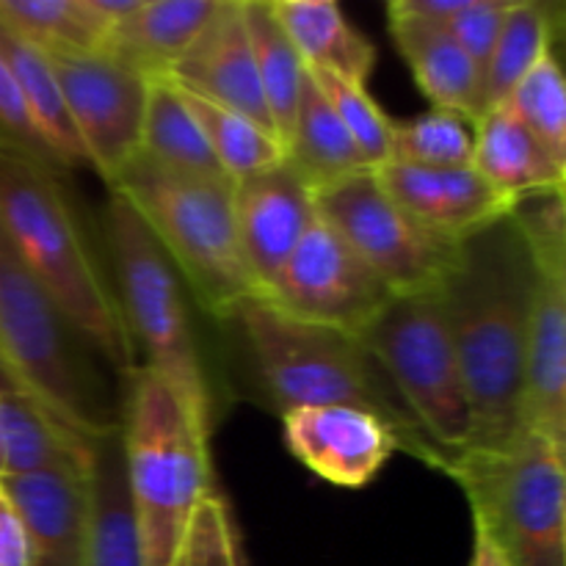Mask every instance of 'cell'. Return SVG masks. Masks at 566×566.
<instances>
[{
  "label": "cell",
  "mask_w": 566,
  "mask_h": 566,
  "mask_svg": "<svg viewBox=\"0 0 566 566\" xmlns=\"http://www.w3.org/2000/svg\"><path fill=\"white\" fill-rule=\"evenodd\" d=\"M142 155L177 175L232 186L205 138L202 125L169 77H149Z\"/></svg>",
  "instance_id": "d4e9b609"
},
{
  "label": "cell",
  "mask_w": 566,
  "mask_h": 566,
  "mask_svg": "<svg viewBox=\"0 0 566 566\" xmlns=\"http://www.w3.org/2000/svg\"><path fill=\"white\" fill-rule=\"evenodd\" d=\"M175 86L202 125L205 138H208L210 149H213L216 160L230 177V182H238L254 171H263L285 160V147L269 127L258 125V122L247 119V116L235 114V111L224 108L213 99L199 97L197 92L180 86V83H175Z\"/></svg>",
  "instance_id": "f1b7e54d"
},
{
  "label": "cell",
  "mask_w": 566,
  "mask_h": 566,
  "mask_svg": "<svg viewBox=\"0 0 566 566\" xmlns=\"http://www.w3.org/2000/svg\"><path fill=\"white\" fill-rule=\"evenodd\" d=\"M224 324L241 335L254 379L280 418L302 407L365 409L396 431L401 453L446 470L451 453L420 429L357 337L291 318L263 296L238 304Z\"/></svg>",
  "instance_id": "7a4b0ae2"
},
{
  "label": "cell",
  "mask_w": 566,
  "mask_h": 566,
  "mask_svg": "<svg viewBox=\"0 0 566 566\" xmlns=\"http://www.w3.org/2000/svg\"><path fill=\"white\" fill-rule=\"evenodd\" d=\"M536 263L523 426L545 434L566 464V191L514 208Z\"/></svg>",
  "instance_id": "8fae6325"
},
{
  "label": "cell",
  "mask_w": 566,
  "mask_h": 566,
  "mask_svg": "<svg viewBox=\"0 0 566 566\" xmlns=\"http://www.w3.org/2000/svg\"><path fill=\"white\" fill-rule=\"evenodd\" d=\"M94 442L66 431L0 354V479L48 468H88Z\"/></svg>",
  "instance_id": "ffe728a7"
},
{
  "label": "cell",
  "mask_w": 566,
  "mask_h": 566,
  "mask_svg": "<svg viewBox=\"0 0 566 566\" xmlns=\"http://www.w3.org/2000/svg\"><path fill=\"white\" fill-rule=\"evenodd\" d=\"M442 473L509 566H566V464L545 434L523 426L503 446L451 453Z\"/></svg>",
  "instance_id": "8992f818"
},
{
  "label": "cell",
  "mask_w": 566,
  "mask_h": 566,
  "mask_svg": "<svg viewBox=\"0 0 566 566\" xmlns=\"http://www.w3.org/2000/svg\"><path fill=\"white\" fill-rule=\"evenodd\" d=\"M547 14V28H551V53H564L566 50V0H542Z\"/></svg>",
  "instance_id": "60d3db41"
},
{
  "label": "cell",
  "mask_w": 566,
  "mask_h": 566,
  "mask_svg": "<svg viewBox=\"0 0 566 566\" xmlns=\"http://www.w3.org/2000/svg\"><path fill=\"white\" fill-rule=\"evenodd\" d=\"M232 213L249 271L269 298L282 265L318 219L313 186L285 158L232 182Z\"/></svg>",
  "instance_id": "9a60e30c"
},
{
  "label": "cell",
  "mask_w": 566,
  "mask_h": 566,
  "mask_svg": "<svg viewBox=\"0 0 566 566\" xmlns=\"http://www.w3.org/2000/svg\"><path fill=\"white\" fill-rule=\"evenodd\" d=\"M285 158L313 186V191L346 180L357 171H368L357 144L348 136L329 99L315 86L313 77H307V86H304L296 122L285 142Z\"/></svg>",
  "instance_id": "4316f807"
},
{
  "label": "cell",
  "mask_w": 566,
  "mask_h": 566,
  "mask_svg": "<svg viewBox=\"0 0 566 566\" xmlns=\"http://www.w3.org/2000/svg\"><path fill=\"white\" fill-rule=\"evenodd\" d=\"M547 53H551V28L542 0H512L495 53L484 72L486 108L506 103Z\"/></svg>",
  "instance_id": "f546056e"
},
{
  "label": "cell",
  "mask_w": 566,
  "mask_h": 566,
  "mask_svg": "<svg viewBox=\"0 0 566 566\" xmlns=\"http://www.w3.org/2000/svg\"><path fill=\"white\" fill-rule=\"evenodd\" d=\"M357 340L442 451L457 453L470 446L473 415L440 287L392 296Z\"/></svg>",
  "instance_id": "9c48e42d"
},
{
  "label": "cell",
  "mask_w": 566,
  "mask_h": 566,
  "mask_svg": "<svg viewBox=\"0 0 566 566\" xmlns=\"http://www.w3.org/2000/svg\"><path fill=\"white\" fill-rule=\"evenodd\" d=\"M315 86L321 88L335 114L340 116L343 127L357 144L368 169H381L390 164V142H392V119L381 111V105L370 97L363 83L346 81V77L329 75V72L307 70Z\"/></svg>",
  "instance_id": "836d02e7"
},
{
  "label": "cell",
  "mask_w": 566,
  "mask_h": 566,
  "mask_svg": "<svg viewBox=\"0 0 566 566\" xmlns=\"http://www.w3.org/2000/svg\"><path fill=\"white\" fill-rule=\"evenodd\" d=\"M48 55L86 166L111 188L142 153L149 77L99 50Z\"/></svg>",
  "instance_id": "7c38bea8"
},
{
  "label": "cell",
  "mask_w": 566,
  "mask_h": 566,
  "mask_svg": "<svg viewBox=\"0 0 566 566\" xmlns=\"http://www.w3.org/2000/svg\"><path fill=\"white\" fill-rule=\"evenodd\" d=\"M285 446L318 479L340 490H363L381 473L398 437L379 415L354 407H302L282 415Z\"/></svg>",
  "instance_id": "5bb4252c"
},
{
  "label": "cell",
  "mask_w": 566,
  "mask_h": 566,
  "mask_svg": "<svg viewBox=\"0 0 566 566\" xmlns=\"http://www.w3.org/2000/svg\"><path fill=\"white\" fill-rule=\"evenodd\" d=\"M0 566H33L31 536L3 486H0Z\"/></svg>",
  "instance_id": "74e56055"
},
{
  "label": "cell",
  "mask_w": 566,
  "mask_h": 566,
  "mask_svg": "<svg viewBox=\"0 0 566 566\" xmlns=\"http://www.w3.org/2000/svg\"><path fill=\"white\" fill-rule=\"evenodd\" d=\"M166 77L274 133L254 64L243 0H219L205 31Z\"/></svg>",
  "instance_id": "2e32d148"
},
{
  "label": "cell",
  "mask_w": 566,
  "mask_h": 566,
  "mask_svg": "<svg viewBox=\"0 0 566 566\" xmlns=\"http://www.w3.org/2000/svg\"><path fill=\"white\" fill-rule=\"evenodd\" d=\"M376 177L418 224L453 243H462L514 210L473 166L426 169L387 164L376 169Z\"/></svg>",
  "instance_id": "e0dca14e"
},
{
  "label": "cell",
  "mask_w": 566,
  "mask_h": 566,
  "mask_svg": "<svg viewBox=\"0 0 566 566\" xmlns=\"http://www.w3.org/2000/svg\"><path fill=\"white\" fill-rule=\"evenodd\" d=\"M473 553H470V564L468 566H509L506 558L501 556L495 545L481 534L479 528H473Z\"/></svg>",
  "instance_id": "b9f144b4"
},
{
  "label": "cell",
  "mask_w": 566,
  "mask_h": 566,
  "mask_svg": "<svg viewBox=\"0 0 566 566\" xmlns=\"http://www.w3.org/2000/svg\"><path fill=\"white\" fill-rule=\"evenodd\" d=\"M321 219L363 258L392 296L437 291L451 271L459 243L412 219L379 182L376 171L315 188Z\"/></svg>",
  "instance_id": "30bf717a"
},
{
  "label": "cell",
  "mask_w": 566,
  "mask_h": 566,
  "mask_svg": "<svg viewBox=\"0 0 566 566\" xmlns=\"http://www.w3.org/2000/svg\"><path fill=\"white\" fill-rule=\"evenodd\" d=\"M473 169L514 208L523 199L566 191L562 171L509 103L492 105L475 122Z\"/></svg>",
  "instance_id": "7402d4cb"
},
{
  "label": "cell",
  "mask_w": 566,
  "mask_h": 566,
  "mask_svg": "<svg viewBox=\"0 0 566 566\" xmlns=\"http://www.w3.org/2000/svg\"><path fill=\"white\" fill-rule=\"evenodd\" d=\"M0 20L44 53L99 50L81 0H0Z\"/></svg>",
  "instance_id": "1f68e13d"
},
{
  "label": "cell",
  "mask_w": 566,
  "mask_h": 566,
  "mask_svg": "<svg viewBox=\"0 0 566 566\" xmlns=\"http://www.w3.org/2000/svg\"><path fill=\"white\" fill-rule=\"evenodd\" d=\"M390 36L431 108L479 122L486 111L484 75L446 25L390 17Z\"/></svg>",
  "instance_id": "44dd1931"
},
{
  "label": "cell",
  "mask_w": 566,
  "mask_h": 566,
  "mask_svg": "<svg viewBox=\"0 0 566 566\" xmlns=\"http://www.w3.org/2000/svg\"><path fill=\"white\" fill-rule=\"evenodd\" d=\"M553 59L558 61V66H562V72H564V77H566V50H564V53H556V55H553Z\"/></svg>",
  "instance_id": "7bdbcfd3"
},
{
  "label": "cell",
  "mask_w": 566,
  "mask_h": 566,
  "mask_svg": "<svg viewBox=\"0 0 566 566\" xmlns=\"http://www.w3.org/2000/svg\"><path fill=\"white\" fill-rule=\"evenodd\" d=\"M108 191L136 208L205 313L224 321L263 296L238 241L232 186L177 175L138 153Z\"/></svg>",
  "instance_id": "5b68a950"
},
{
  "label": "cell",
  "mask_w": 566,
  "mask_h": 566,
  "mask_svg": "<svg viewBox=\"0 0 566 566\" xmlns=\"http://www.w3.org/2000/svg\"><path fill=\"white\" fill-rule=\"evenodd\" d=\"M81 6L86 11L92 28L97 31L99 48H103L105 39L136 14L142 0H81Z\"/></svg>",
  "instance_id": "f35d334b"
},
{
  "label": "cell",
  "mask_w": 566,
  "mask_h": 566,
  "mask_svg": "<svg viewBox=\"0 0 566 566\" xmlns=\"http://www.w3.org/2000/svg\"><path fill=\"white\" fill-rule=\"evenodd\" d=\"M103 232L114 271V296L138 359L164 376L188 407L213 426L208 379L199 363L180 274L136 208L116 191H108Z\"/></svg>",
  "instance_id": "52a82bcc"
},
{
  "label": "cell",
  "mask_w": 566,
  "mask_h": 566,
  "mask_svg": "<svg viewBox=\"0 0 566 566\" xmlns=\"http://www.w3.org/2000/svg\"><path fill=\"white\" fill-rule=\"evenodd\" d=\"M0 147L17 149V153L31 155L42 164L53 166V169H61L59 160L53 158L50 147L44 144L39 127L33 125L31 111H28L25 99H22L3 59H0Z\"/></svg>",
  "instance_id": "8d00e7d4"
},
{
  "label": "cell",
  "mask_w": 566,
  "mask_h": 566,
  "mask_svg": "<svg viewBox=\"0 0 566 566\" xmlns=\"http://www.w3.org/2000/svg\"><path fill=\"white\" fill-rule=\"evenodd\" d=\"M86 486L88 512L81 566H147L119 426L94 440Z\"/></svg>",
  "instance_id": "d6986e66"
},
{
  "label": "cell",
  "mask_w": 566,
  "mask_h": 566,
  "mask_svg": "<svg viewBox=\"0 0 566 566\" xmlns=\"http://www.w3.org/2000/svg\"><path fill=\"white\" fill-rule=\"evenodd\" d=\"M249 39H252L254 64H258L260 86H263L265 105H269L271 125L276 138L285 147L287 136L296 122L298 103L307 86V64L296 53L287 33L276 20L271 0H243Z\"/></svg>",
  "instance_id": "83f0119b"
},
{
  "label": "cell",
  "mask_w": 566,
  "mask_h": 566,
  "mask_svg": "<svg viewBox=\"0 0 566 566\" xmlns=\"http://www.w3.org/2000/svg\"><path fill=\"white\" fill-rule=\"evenodd\" d=\"M0 230L59 313L111 368H142L114 287L99 274L53 166L0 147Z\"/></svg>",
  "instance_id": "3957f363"
},
{
  "label": "cell",
  "mask_w": 566,
  "mask_h": 566,
  "mask_svg": "<svg viewBox=\"0 0 566 566\" xmlns=\"http://www.w3.org/2000/svg\"><path fill=\"white\" fill-rule=\"evenodd\" d=\"M390 298L385 282L321 216L296 243L269 293V302L280 313L352 337H357Z\"/></svg>",
  "instance_id": "4fadbf2b"
},
{
  "label": "cell",
  "mask_w": 566,
  "mask_h": 566,
  "mask_svg": "<svg viewBox=\"0 0 566 566\" xmlns=\"http://www.w3.org/2000/svg\"><path fill=\"white\" fill-rule=\"evenodd\" d=\"M219 0H142L136 14L116 28L99 53L147 77H166L188 53Z\"/></svg>",
  "instance_id": "603a6c76"
},
{
  "label": "cell",
  "mask_w": 566,
  "mask_h": 566,
  "mask_svg": "<svg viewBox=\"0 0 566 566\" xmlns=\"http://www.w3.org/2000/svg\"><path fill=\"white\" fill-rule=\"evenodd\" d=\"M475 122L446 108H431L407 122H392L390 164L457 169L473 166Z\"/></svg>",
  "instance_id": "4dcf8cb0"
},
{
  "label": "cell",
  "mask_w": 566,
  "mask_h": 566,
  "mask_svg": "<svg viewBox=\"0 0 566 566\" xmlns=\"http://www.w3.org/2000/svg\"><path fill=\"white\" fill-rule=\"evenodd\" d=\"M536 263L514 210L464 238L440 296L468 387L473 437L495 448L523 429Z\"/></svg>",
  "instance_id": "6da1fadb"
},
{
  "label": "cell",
  "mask_w": 566,
  "mask_h": 566,
  "mask_svg": "<svg viewBox=\"0 0 566 566\" xmlns=\"http://www.w3.org/2000/svg\"><path fill=\"white\" fill-rule=\"evenodd\" d=\"M509 6H512V0H464L462 11L446 25L451 36L462 44L464 53L473 59V64L479 66L481 75L486 72V64L495 53Z\"/></svg>",
  "instance_id": "d590c367"
},
{
  "label": "cell",
  "mask_w": 566,
  "mask_h": 566,
  "mask_svg": "<svg viewBox=\"0 0 566 566\" xmlns=\"http://www.w3.org/2000/svg\"><path fill=\"white\" fill-rule=\"evenodd\" d=\"M0 59L9 66L11 77L31 111L33 125L39 127L59 166H86V155L77 142L75 127H72L50 55L0 20Z\"/></svg>",
  "instance_id": "484cf974"
},
{
  "label": "cell",
  "mask_w": 566,
  "mask_h": 566,
  "mask_svg": "<svg viewBox=\"0 0 566 566\" xmlns=\"http://www.w3.org/2000/svg\"><path fill=\"white\" fill-rule=\"evenodd\" d=\"M175 566H247L235 520L216 490L199 506Z\"/></svg>",
  "instance_id": "e575fe53"
},
{
  "label": "cell",
  "mask_w": 566,
  "mask_h": 566,
  "mask_svg": "<svg viewBox=\"0 0 566 566\" xmlns=\"http://www.w3.org/2000/svg\"><path fill=\"white\" fill-rule=\"evenodd\" d=\"M119 429L144 564L175 566L199 506L216 490L210 473L213 426L164 376L142 365L127 376Z\"/></svg>",
  "instance_id": "277c9868"
},
{
  "label": "cell",
  "mask_w": 566,
  "mask_h": 566,
  "mask_svg": "<svg viewBox=\"0 0 566 566\" xmlns=\"http://www.w3.org/2000/svg\"><path fill=\"white\" fill-rule=\"evenodd\" d=\"M566 182V77L547 53L506 99Z\"/></svg>",
  "instance_id": "d6a6232c"
},
{
  "label": "cell",
  "mask_w": 566,
  "mask_h": 566,
  "mask_svg": "<svg viewBox=\"0 0 566 566\" xmlns=\"http://www.w3.org/2000/svg\"><path fill=\"white\" fill-rule=\"evenodd\" d=\"M88 468H48L39 473L0 479L25 523L33 566H81L88 512Z\"/></svg>",
  "instance_id": "ac0fdd59"
},
{
  "label": "cell",
  "mask_w": 566,
  "mask_h": 566,
  "mask_svg": "<svg viewBox=\"0 0 566 566\" xmlns=\"http://www.w3.org/2000/svg\"><path fill=\"white\" fill-rule=\"evenodd\" d=\"M83 340L0 230V354L66 431L94 442L119 426L81 354Z\"/></svg>",
  "instance_id": "ba28073f"
},
{
  "label": "cell",
  "mask_w": 566,
  "mask_h": 566,
  "mask_svg": "<svg viewBox=\"0 0 566 566\" xmlns=\"http://www.w3.org/2000/svg\"><path fill=\"white\" fill-rule=\"evenodd\" d=\"M462 6L464 0H392V3L387 6V17L448 25V22L462 11Z\"/></svg>",
  "instance_id": "ab89813d"
},
{
  "label": "cell",
  "mask_w": 566,
  "mask_h": 566,
  "mask_svg": "<svg viewBox=\"0 0 566 566\" xmlns=\"http://www.w3.org/2000/svg\"><path fill=\"white\" fill-rule=\"evenodd\" d=\"M271 9L307 70L368 86L376 48L352 25L335 0H271Z\"/></svg>",
  "instance_id": "cb8c5ba5"
},
{
  "label": "cell",
  "mask_w": 566,
  "mask_h": 566,
  "mask_svg": "<svg viewBox=\"0 0 566 566\" xmlns=\"http://www.w3.org/2000/svg\"><path fill=\"white\" fill-rule=\"evenodd\" d=\"M564 562H566V534H564Z\"/></svg>",
  "instance_id": "ee69618b"
}]
</instances>
